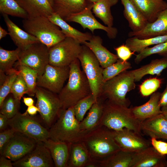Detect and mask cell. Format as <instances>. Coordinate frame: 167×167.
Listing matches in <instances>:
<instances>
[{
    "label": "cell",
    "mask_w": 167,
    "mask_h": 167,
    "mask_svg": "<svg viewBox=\"0 0 167 167\" xmlns=\"http://www.w3.org/2000/svg\"><path fill=\"white\" fill-rule=\"evenodd\" d=\"M80 65L77 58L69 65L68 82L58 95L62 109L75 106L79 101L92 94L89 82L81 70Z\"/></svg>",
    "instance_id": "obj_1"
},
{
    "label": "cell",
    "mask_w": 167,
    "mask_h": 167,
    "mask_svg": "<svg viewBox=\"0 0 167 167\" xmlns=\"http://www.w3.org/2000/svg\"><path fill=\"white\" fill-rule=\"evenodd\" d=\"M81 141L92 160L100 164L109 157L121 150L113 136V130L104 126H99L88 132Z\"/></svg>",
    "instance_id": "obj_2"
},
{
    "label": "cell",
    "mask_w": 167,
    "mask_h": 167,
    "mask_svg": "<svg viewBox=\"0 0 167 167\" xmlns=\"http://www.w3.org/2000/svg\"><path fill=\"white\" fill-rule=\"evenodd\" d=\"M80 123L75 117L74 106L62 108L56 121L49 129V138L68 144L81 141L88 132L81 130Z\"/></svg>",
    "instance_id": "obj_3"
},
{
    "label": "cell",
    "mask_w": 167,
    "mask_h": 167,
    "mask_svg": "<svg viewBox=\"0 0 167 167\" xmlns=\"http://www.w3.org/2000/svg\"><path fill=\"white\" fill-rule=\"evenodd\" d=\"M141 123L134 116L131 108L114 104L107 100L104 102L99 126L114 131L126 128L140 133Z\"/></svg>",
    "instance_id": "obj_4"
},
{
    "label": "cell",
    "mask_w": 167,
    "mask_h": 167,
    "mask_svg": "<svg viewBox=\"0 0 167 167\" xmlns=\"http://www.w3.org/2000/svg\"><path fill=\"white\" fill-rule=\"evenodd\" d=\"M22 23L26 31L35 36L49 48L66 37L60 28L47 17H28L23 19Z\"/></svg>",
    "instance_id": "obj_5"
},
{
    "label": "cell",
    "mask_w": 167,
    "mask_h": 167,
    "mask_svg": "<svg viewBox=\"0 0 167 167\" xmlns=\"http://www.w3.org/2000/svg\"><path fill=\"white\" fill-rule=\"evenodd\" d=\"M135 82L131 71L126 70L104 83L101 96L112 103L128 107L130 101L126 94L135 88Z\"/></svg>",
    "instance_id": "obj_6"
},
{
    "label": "cell",
    "mask_w": 167,
    "mask_h": 167,
    "mask_svg": "<svg viewBox=\"0 0 167 167\" xmlns=\"http://www.w3.org/2000/svg\"><path fill=\"white\" fill-rule=\"evenodd\" d=\"M78 58L89 82L92 93L97 100L102 94L103 69L92 51L84 45H82Z\"/></svg>",
    "instance_id": "obj_7"
},
{
    "label": "cell",
    "mask_w": 167,
    "mask_h": 167,
    "mask_svg": "<svg viewBox=\"0 0 167 167\" xmlns=\"http://www.w3.org/2000/svg\"><path fill=\"white\" fill-rule=\"evenodd\" d=\"M34 116L25 112H19L11 118L8 119V126L15 131L20 132L37 142H44L49 139V131L41 124Z\"/></svg>",
    "instance_id": "obj_8"
},
{
    "label": "cell",
    "mask_w": 167,
    "mask_h": 167,
    "mask_svg": "<svg viewBox=\"0 0 167 167\" xmlns=\"http://www.w3.org/2000/svg\"><path fill=\"white\" fill-rule=\"evenodd\" d=\"M81 44L73 39L66 37L49 48V64L54 66H69L78 58L82 49Z\"/></svg>",
    "instance_id": "obj_9"
},
{
    "label": "cell",
    "mask_w": 167,
    "mask_h": 167,
    "mask_svg": "<svg viewBox=\"0 0 167 167\" xmlns=\"http://www.w3.org/2000/svg\"><path fill=\"white\" fill-rule=\"evenodd\" d=\"M35 96L36 106L39 109L40 117L47 127L49 128L54 122L62 105L58 96L44 88L37 86Z\"/></svg>",
    "instance_id": "obj_10"
},
{
    "label": "cell",
    "mask_w": 167,
    "mask_h": 167,
    "mask_svg": "<svg viewBox=\"0 0 167 167\" xmlns=\"http://www.w3.org/2000/svg\"><path fill=\"white\" fill-rule=\"evenodd\" d=\"M49 48L40 41L20 49L19 59L15 63L27 66L36 71L38 76L44 72L49 64Z\"/></svg>",
    "instance_id": "obj_11"
},
{
    "label": "cell",
    "mask_w": 167,
    "mask_h": 167,
    "mask_svg": "<svg viewBox=\"0 0 167 167\" xmlns=\"http://www.w3.org/2000/svg\"><path fill=\"white\" fill-rule=\"evenodd\" d=\"M70 70L69 66H58L48 64L43 74L38 76L37 86L58 94L69 78Z\"/></svg>",
    "instance_id": "obj_12"
},
{
    "label": "cell",
    "mask_w": 167,
    "mask_h": 167,
    "mask_svg": "<svg viewBox=\"0 0 167 167\" xmlns=\"http://www.w3.org/2000/svg\"><path fill=\"white\" fill-rule=\"evenodd\" d=\"M114 139L123 151L135 153L151 146L150 141L146 139L140 133L125 128L119 131L113 130Z\"/></svg>",
    "instance_id": "obj_13"
},
{
    "label": "cell",
    "mask_w": 167,
    "mask_h": 167,
    "mask_svg": "<svg viewBox=\"0 0 167 167\" xmlns=\"http://www.w3.org/2000/svg\"><path fill=\"white\" fill-rule=\"evenodd\" d=\"M13 165L15 167H52L54 166L50 152L43 142H38L31 151L13 162Z\"/></svg>",
    "instance_id": "obj_14"
},
{
    "label": "cell",
    "mask_w": 167,
    "mask_h": 167,
    "mask_svg": "<svg viewBox=\"0 0 167 167\" xmlns=\"http://www.w3.org/2000/svg\"><path fill=\"white\" fill-rule=\"evenodd\" d=\"M37 142L22 133L15 131L1 155L12 161H16L31 151Z\"/></svg>",
    "instance_id": "obj_15"
},
{
    "label": "cell",
    "mask_w": 167,
    "mask_h": 167,
    "mask_svg": "<svg viewBox=\"0 0 167 167\" xmlns=\"http://www.w3.org/2000/svg\"><path fill=\"white\" fill-rule=\"evenodd\" d=\"M93 4L89 5L81 11L72 14L65 20L66 21L74 22L80 24L84 29L88 28L92 33L94 30L100 29L104 31L110 38H115L118 33L117 28L113 27L105 26L99 22L92 14V11Z\"/></svg>",
    "instance_id": "obj_16"
},
{
    "label": "cell",
    "mask_w": 167,
    "mask_h": 167,
    "mask_svg": "<svg viewBox=\"0 0 167 167\" xmlns=\"http://www.w3.org/2000/svg\"><path fill=\"white\" fill-rule=\"evenodd\" d=\"M167 167L165 156L159 153L152 147L150 146L133 156L130 167Z\"/></svg>",
    "instance_id": "obj_17"
},
{
    "label": "cell",
    "mask_w": 167,
    "mask_h": 167,
    "mask_svg": "<svg viewBox=\"0 0 167 167\" xmlns=\"http://www.w3.org/2000/svg\"><path fill=\"white\" fill-rule=\"evenodd\" d=\"M167 35V8L161 11L156 19L148 22L141 30L131 31L128 33L129 37H136L139 39L150 38Z\"/></svg>",
    "instance_id": "obj_18"
},
{
    "label": "cell",
    "mask_w": 167,
    "mask_h": 167,
    "mask_svg": "<svg viewBox=\"0 0 167 167\" xmlns=\"http://www.w3.org/2000/svg\"><path fill=\"white\" fill-rule=\"evenodd\" d=\"M102 43V40L100 36L93 35L83 45L92 51L104 69L116 62L119 58L117 55L111 53L103 46Z\"/></svg>",
    "instance_id": "obj_19"
},
{
    "label": "cell",
    "mask_w": 167,
    "mask_h": 167,
    "mask_svg": "<svg viewBox=\"0 0 167 167\" xmlns=\"http://www.w3.org/2000/svg\"><path fill=\"white\" fill-rule=\"evenodd\" d=\"M141 129L151 138L167 139V119L161 113L141 122Z\"/></svg>",
    "instance_id": "obj_20"
},
{
    "label": "cell",
    "mask_w": 167,
    "mask_h": 167,
    "mask_svg": "<svg viewBox=\"0 0 167 167\" xmlns=\"http://www.w3.org/2000/svg\"><path fill=\"white\" fill-rule=\"evenodd\" d=\"M2 15L9 35L17 48L23 49L40 41L35 36L19 28L9 18L8 15L2 14Z\"/></svg>",
    "instance_id": "obj_21"
},
{
    "label": "cell",
    "mask_w": 167,
    "mask_h": 167,
    "mask_svg": "<svg viewBox=\"0 0 167 167\" xmlns=\"http://www.w3.org/2000/svg\"><path fill=\"white\" fill-rule=\"evenodd\" d=\"M161 93L155 92L151 95L149 100L145 104L131 108L135 118L141 122L145 120L161 113L159 105Z\"/></svg>",
    "instance_id": "obj_22"
},
{
    "label": "cell",
    "mask_w": 167,
    "mask_h": 167,
    "mask_svg": "<svg viewBox=\"0 0 167 167\" xmlns=\"http://www.w3.org/2000/svg\"><path fill=\"white\" fill-rule=\"evenodd\" d=\"M130 0L149 23L155 21L167 8V2L164 0Z\"/></svg>",
    "instance_id": "obj_23"
},
{
    "label": "cell",
    "mask_w": 167,
    "mask_h": 167,
    "mask_svg": "<svg viewBox=\"0 0 167 167\" xmlns=\"http://www.w3.org/2000/svg\"><path fill=\"white\" fill-rule=\"evenodd\" d=\"M90 4L87 0H54L51 4L54 12L64 20L70 15L81 11Z\"/></svg>",
    "instance_id": "obj_24"
},
{
    "label": "cell",
    "mask_w": 167,
    "mask_h": 167,
    "mask_svg": "<svg viewBox=\"0 0 167 167\" xmlns=\"http://www.w3.org/2000/svg\"><path fill=\"white\" fill-rule=\"evenodd\" d=\"M43 143L50 152L55 166L67 167L70 144L49 138Z\"/></svg>",
    "instance_id": "obj_25"
},
{
    "label": "cell",
    "mask_w": 167,
    "mask_h": 167,
    "mask_svg": "<svg viewBox=\"0 0 167 167\" xmlns=\"http://www.w3.org/2000/svg\"><path fill=\"white\" fill-rule=\"evenodd\" d=\"M27 13L28 17H48L54 13L49 0H15Z\"/></svg>",
    "instance_id": "obj_26"
},
{
    "label": "cell",
    "mask_w": 167,
    "mask_h": 167,
    "mask_svg": "<svg viewBox=\"0 0 167 167\" xmlns=\"http://www.w3.org/2000/svg\"><path fill=\"white\" fill-rule=\"evenodd\" d=\"M102 96L98 98L90 109L86 117L80 122L81 130L88 132L99 126L102 115L104 100Z\"/></svg>",
    "instance_id": "obj_27"
},
{
    "label": "cell",
    "mask_w": 167,
    "mask_h": 167,
    "mask_svg": "<svg viewBox=\"0 0 167 167\" xmlns=\"http://www.w3.org/2000/svg\"><path fill=\"white\" fill-rule=\"evenodd\" d=\"M124 10L123 15L132 31H139L148 22L130 0H121Z\"/></svg>",
    "instance_id": "obj_28"
},
{
    "label": "cell",
    "mask_w": 167,
    "mask_h": 167,
    "mask_svg": "<svg viewBox=\"0 0 167 167\" xmlns=\"http://www.w3.org/2000/svg\"><path fill=\"white\" fill-rule=\"evenodd\" d=\"M48 17L61 29L66 37L71 38L81 44L89 41L92 36L89 33H83L73 28L59 15L54 12Z\"/></svg>",
    "instance_id": "obj_29"
},
{
    "label": "cell",
    "mask_w": 167,
    "mask_h": 167,
    "mask_svg": "<svg viewBox=\"0 0 167 167\" xmlns=\"http://www.w3.org/2000/svg\"><path fill=\"white\" fill-rule=\"evenodd\" d=\"M91 159L81 141L70 144L67 167H85Z\"/></svg>",
    "instance_id": "obj_30"
},
{
    "label": "cell",
    "mask_w": 167,
    "mask_h": 167,
    "mask_svg": "<svg viewBox=\"0 0 167 167\" xmlns=\"http://www.w3.org/2000/svg\"><path fill=\"white\" fill-rule=\"evenodd\" d=\"M167 68V57L152 60L148 64L140 67L131 70L135 82L140 81L147 75H161L162 71Z\"/></svg>",
    "instance_id": "obj_31"
},
{
    "label": "cell",
    "mask_w": 167,
    "mask_h": 167,
    "mask_svg": "<svg viewBox=\"0 0 167 167\" xmlns=\"http://www.w3.org/2000/svg\"><path fill=\"white\" fill-rule=\"evenodd\" d=\"M118 2V0H100L93 4L92 12L106 26L113 27V19L111 8Z\"/></svg>",
    "instance_id": "obj_32"
},
{
    "label": "cell",
    "mask_w": 167,
    "mask_h": 167,
    "mask_svg": "<svg viewBox=\"0 0 167 167\" xmlns=\"http://www.w3.org/2000/svg\"><path fill=\"white\" fill-rule=\"evenodd\" d=\"M167 41V35L150 38L139 39L135 36L129 37L125 45L133 52L139 53L148 46L156 45Z\"/></svg>",
    "instance_id": "obj_33"
},
{
    "label": "cell",
    "mask_w": 167,
    "mask_h": 167,
    "mask_svg": "<svg viewBox=\"0 0 167 167\" xmlns=\"http://www.w3.org/2000/svg\"><path fill=\"white\" fill-rule=\"evenodd\" d=\"M134 153L120 150L102 161L100 167H130Z\"/></svg>",
    "instance_id": "obj_34"
},
{
    "label": "cell",
    "mask_w": 167,
    "mask_h": 167,
    "mask_svg": "<svg viewBox=\"0 0 167 167\" xmlns=\"http://www.w3.org/2000/svg\"><path fill=\"white\" fill-rule=\"evenodd\" d=\"M20 49L17 48L14 50L5 49L0 47V71L7 74L16 70L13 67L19 58Z\"/></svg>",
    "instance_id": "obj_35"
},
{
    "label": "cell",
    "mask_w": 167,
    "mask_h": 167,
    "mask_svg": "<svg viewBox=\"0 0 167 167\" xmlns=\"http://www.w3.org/2000/svg\"><path fill=\"white\" fill-rule=\"evenodd\" d=\"M15 68L20 72L26 82L28 88L27 94L30 96H34L37 87L38 73L35 70L24 65L15 63Z\"/></svg>",
    "instance_id": "obj_36"
},
{
    "label": "cell",
    "mask_w": 167,
    "mask_h": 167,
    "mask_svg": "<svg viewBox=\"0 0 167 167\" xmlns=\"http://www.w3.org/2000/svg\"><path fill=\"white\" fill-rule=\"evenodd\" d=\"M0 11L2 14L27 18L28 15L15 0H0Z\"/></svg>",
    "instance_id": "obj_37"
},
{
    "label": "cell",
    "mask_w": 167,
    "mask_h": 167,
    "mask_svg": "<svg viewBox=\"0 0 167 167\" xmlns=\"http://www.w3.org/2000/svg\"><path fill=\"white\" fill-rule=\"evenodd\" d=\"M18 72L16 69L7 74L0 71V106L6 97L11 92L12 85Z\"/></svg>",
    "instance_id": "obj_38"
},
{
    "label": "cell",
    "mask_w": 167,
    "mask_h": 167,
    "mask_svg": "<svg viewBox=\"0 0 167 167\" xmlns=\"http://www.w3.org/2000/svg\"><path fill=\"white\" fill-rule=\"evenodd\" d=\"M131 68L130 62L118 59L115 63L103 69L102 74L104 83Z\"/></svg>",
    "instance_id": "obj_39"
},
{
    "label": "cell",
    "mask_w": 167,
    "mask_h": 167,
    "mask_svg": "<svg viewBox=\"0 0 167 167\" xmlns=\"http://www.w3.org/2000/svg\"><path fill=\"white\" fill-rule=\"evenodd\" d=\"M20 105V100L16 99L10 93L0 106V113L6 116L8 119L11 118L19 112Z\"/></svg>",
    "instance_id": "obj_40"
},
{
    "label": "cell",
    "mask_w": 167,
    "mask_h": 167,
    "mask_svg": "<svg viewBox=\"0 0 167 167\" xmlns=\"http://www.w3.org/2000/svg\"><path fill=\"white\" fill-rule=\"evenodd\" d=\"M157 54L163 57H167V41L147 47L136 55L134 61L139 64L143 60L152 55Z\"/></svg>",
    "instance_id": "obj_41"
},
{
    "label": "cell",
    "mask_w": 167,
    "mask_h": 167,
    "mask_svg": "<svg viewBox=\"0 0 167 167\" xmlns=\"http://www.w3.org/2000/svg\"><path fill=\"white\" fill-rule=\"evenodd\" d=\"M97 100L91 94L79 101L74 106L75 116L79 122L82 121L87 112Z\"/></svg>",
    "instance_id": "obj_42"
},
{
    "label": "cell",
    "mask_w": 167,
    "mask_h": 167,
    "mask_svg": "<svg viewBox=\"0 0 167 167\" xmlns=\"http://www.w3.org/2000/svg\"><path fill=\"white\" fill-rule=\"evenodd\" d=\"M162 79L154 77L144 80L139 86V90L141 95L143 96L151 95L160 87Z\"/></svg>",
    "instance_id": "obj_43"
},
{
    "label": "cell",
    "mask_w": 167,
    "mask_h": 167,
    "mask_svg": "<svg viewBox=\"0 0 167 167\" xmlns=\"http://www.w3.org/2000/svg\"><path fill=\"white\" fill-rule=\"evenodd\" d=\"M17 76L12 85L11 92L16 99L20 100L23 96L28 92L27 85L18 71Z\"/></svg>",
    "instance_id": "obj_44"
},
{
    "label": "cell",
    "mask_w": 167,
    "mask_h": 167,
    "mask_svg": "<svg viewBox=\"0 0 167 167\" xmlns=\"http://www.w3.org/2000/svg\"><path fill=\"white\" fill-rule=\"evenodd\" d=\"M15 131L12 128L6 129L0 133V153L2 155L6 147L14 135Z\"/></svg>",
    "instance_id": "obj_45"
},
{
    "label": "cell",
    "mask_w": 167,
    "mask_h": 167,
    "mask_svg": "<svg viewBox=\"0 0 167 167\" xmlns=\"http://www.w3.org/2000/svg\"><path fill=\"white\" fill-rule=\"evenodd\" d=\"M114 49L119 59L124 61H127L134 53L127 45L124 44L114 48Z\"/></svg>",
    "instance_id": "obj_46"
},
{
    "label": "cell",
    "mask_w": 167,
    "mask_h": 167,
    "mask_svg": "<svg viewBox=\"0 0 167 167\" xmlns=\"http://www.w3.org/2000/svg\"><path fill=\"white\" fill-rule=\"evenodd\" d=\"M150 143L151 145L159 153L165 156L167 155V142L151 138Z\"/></svg>",
    "instance_id": "obj_47"
},
{
    "label": "cell",
    "mask_w": 167,
    "mask_h": 167,
    "mask_svg": "<svg viewBox=\"0 0 167 167\" xmlns=\"http://www.w3.org/2000/svg\"><path fill=\"white\" fill-rule=\"evenodd\" d=\"M159 105L161 111L167 110V84L164 90L161 93Z\"/></svg>",
    "instance_id": "obj_48"
},
{
    "label": "cell",
    "mask_w": 167,
    "mask_h": 167,
    "mask_svg": "<svg viewBox=\"0 0 167 167\" xmlns=\"http://www.w3.org/2000/svg\"><path fill=\"white\" fill-rule=\"evenodd\" d=\"M8 118L5 115L0 113V131H2L5 130L8 125Z\"/></svg>",
    "instance_id": "obj_49"
},
{
    "label": "cell",
    "mask_w": 167,
    "mask_h": 167,
    "mask_svg": "<svg viewBox=\"0 0 167 167\" xmlns=\"http://www.w3.org/2000/svg\"><path fill=\"white\" fill-rule=\"evenodd\" d=\"M11 161L3 155L0 157V167H12L13 166Z\"/></svg>",
    "instance_id": "obj_50"
},
{
    "label": "cell",
    "mask_w": 167,
    "mask_h": 167,
    "mask_svg": "<svg viewBox=\"0 0 167 167\" xmlns=\"http://www.w3.org/2000/svg\"><path fill=\"white\" fill-rule=\"evenodd\" d=\"M39 112V109L36 106L34 105L28 107L25 112L31 116H34L37 112Z\"/></svg>",
    "instance_id": "obj_51"
},
{
    "label": "cell",
    "mask_w": 167,
    "mask_h": 167,
    "mask_svg": "<svg viewBox=\"0 0 167 167\" xmlns=\"http://www.w3.org/2000/svg\"><path fill=\"white\" fill-rule=\"evenodd\" d=\"M23 101L24 104L28 107L34 105V100L31 97H23Z\"/></svg>",
    "instance_id": "obj_52"
},
{
    "label": "cell",
    "mask_w": 167,
    "mask_h": 167,
    "mask_svg": "<svg viewBox=\"0 0 167 167\" xmlns=\"http://www.w3.org/2000/svg\"><path fill=\"white\" fill-rule=\"evenodd\" d=\"M9 34L8 32L0 26V40L5 37L7 35Z\"/></svg>",
    "instance_id": "obj_53"
},
{
    "label": "cell",
    "mask_w": 167,
    "mask_h": 167,
    "mask_svg": "<svg viewBox=\"0 0 167 167\" xmlns=\"http://www.w3.org/2000/svg\"><path fill=\"white\" fill-rule=\"evenodd\" d=\"M161 114L167 119V110L162 111Z\"/></svg>",
    "instance_id": "obj_54"
},
{
    "label": "cell",
    "mask_w": 167,
    "mask_h": 167,
    "mask_svg": "<svg viewBox=\"0 0 167 167\" xmlns=\"http://www.w3.org/2000/svg\"><path fill=\"white\" fill-rule=\"evenodd\" d=\"M91 4H93L94 3L98 2L100 0H87Z\"/></svg>",
    "instance_id": "obj_55"
},
{
    "label": "cell",
    "mask_w": 167,
    "mask_h": 167,
    "mask_svg": "<svg viewBox=\"0 0 167 167\" xmlns=\"http://www.w3.org/2000/svg\"><path fill=\"white\" fill-rule=\"evenodd\" d=\"M54 0H49V2H50L51 4L52 2Z\"/></svg>",
    "instance_id": "obj_56"
},
{
    "label": "cell",
    "mask_w": 167,
    "mask_h": 167,
    "mask_svg": "<svg viewBox=\"0 0 167 167\" xmlns=\"http://www.w3.org/2000/svg\"><path fill=\"white\" fill-rule=\"evenodd\" d=\"M166 0V1H167V0Z\"/></svg>",
    "instance_id": "obj_57"
}]
</instances>
